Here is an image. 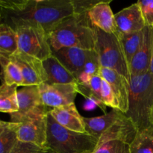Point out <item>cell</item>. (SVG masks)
<instances>
[{"label":"cell","mask_w":153,"mask_h":153,"mask_svg":"<svg viewBox=\"0 0 153 153\" xmlns=\"http://www.w3.org/2000/svg\"><path fill=\"white\" fill-rule=\"evenodd\" d=\"M0 23L14 29L21 25H39L49 32L56 24L74 14L72 0L0 1Z\"/></svg>","instance_id":"cell-1"},{"label":"cell","mask_w":153,"mask_h":153,"mask_svg":"<svg viewBox=\"0 0 153 153\" xmlns=\"http://www.w3.org/2000/svg\"><path fill=\"white\" fill-rule=\"evenodd\" d=\"M52 51L62 48L95 50L96 34L88 15L73 14L66 17L47 33Z\"/></svg>","instance_id":"cell-2"},{"label":"cell","mask_w":153,"mask_h":153,"mask_svg":"<svg viewBox=\"0 0 153 153\" xmlns=\"http://www.w3.org/2000/svg\"><path fill=\"white\" fill-rule=\"evenodd\" d=\"M88 134L98 140V144L112 140H120L129 144L137 129L126 114L117 109L96 117H84Z\"/></svg>","instance_id":"cell-3"},{"label":"cell","mask_w":153,"mask_h":153,"mask_svg":"<svg viewBox=\"0 0 153 153\" xmlns=\"http://www.w3.org/2000/svg\"><path fill=\"white\" fill-rule=\"evenodd\" d=\"M153 77L150 73L131 76L128 108L126 115L132 121L137 131L152 126Z\"/></svg>","instance_id":"cell-4"},{"label":"cell","mask_w":153,"mask_h":153,"mask_svg":"<svg viewBox=\"0 0 153 153\" xmlns=\"http://www.w3.org/2000/svg\"><path fill=\"white\" fill-rule=\"evenodd\" d=\"M98 140L88 134L75 132L61 126L48 114L46 148L56 153L93 152Z\"/></svg>","instance_id":"cell-5"},{"label":"cell","mask_w":153,"mask_h":153,"mask_svg":"<svg viewBox=\"0 0 153 153\" xmlns=\"http://www.w3.org/2000/svg\"><path fill=\"white\" fill-rule=\"evenodd\" d=\"M94 28L96 48L101 67L113 70L130 82L129 66L116 34H109Z\"/></svg>","instance_id":"cell-6"},{"label":"cell","mask_w":153,"mask_h":153,"mask_svg":"<svg viewBox=\"0 0 153 153\" xmlns=\"http://www.w3.org/2000/svg\"><path fill=\"white\" fill-rule=\"evenodd\" d=\"M19 52L43 61L52 55L47 32L39 25H21L14 28Z\"/></svg>","instance_id":"cell-7"},{"label":"cell","mask_w":153,"mask_h":153,"mask_svg":"<svg viewBox=\"0 0 153 153\" xmlns=\"http://www.w3.org/2000/svg\"><path fill=\"white\" fill-rule=\"evenodd\" d=\"M18 111L10 114V122L18 123L34 117L47 115L51 109L43 104L38 86H24L17 91Z\"/></svg>","instance_id":"cell-8"},{"label":"cell","mask_w":153,"mask_h":153,"mask_svg":"<svg viewBox=\"0 0 153 153\" xmlns=\"http://www.w3.org/2000/svg\"><path fill=\"white\" fill-rule=\"evenodd\" d=\"M43 104L50 109L75 104L79 93L77 84H46L39 85Z\"/></svg>","instance_id":"cell-9"},{"label":"cell","mask_w":153,"mask_h":153,"mask_svg":"<svg viewBox=\"0 0 153 153\" xmlns=\"http://www.w3.org/2000/svg\"><path fill=\"white\" fill-rule=\"evenodd\" d=\"M20 70L24 86H39L47 81V75L43 61L31 55L17 51L10 57Z\"/></svg>","instance_id":"cell-10"},{"label":"cell","mask_w":153,"mask_h":153,"mask_svg":"<svg viewBox=\"0 0 153 153\" xmlns=\"http://www.w3.org/2000/svg\"><path fill=\"white\" fill-rule=\"evenodd\" d=\"M48 114L28 118L16 123L18 140L47 149Z\"/></svg>","instance_id":"cell-11"},{"label":"cell","mask_w":153,"mask_h":153,"mask_svg":"<svg viewBox=\"0 0 153 153\" xmlns=\"http://www.w3.org/2000/svg\"><path fill=\"white\" fill-rule=\"evenodd\" d=\"M143 31V41L129 64L131 76L144 74L149 70L152 50L153 27L146 26Z\"/></svg>","instance_id":"cell-12"},{"label":"cell","mask_w":153,"mask_h":153,"mask_svg":"<svg viewBox=\"0 0 153 153\" xmlns=\"http://www.w3.org/2000/svg\"><path fill=\"white\" fill-rule=\"evenodd\" d=\"M111 1L100 0L88 13V19L93 27L109 34L117 33L115 16L111 8Z\"/></svg>","instance_id":"cell-13"},{"label":"cell","mask_w":153,"mask_h":153,"mask_svg":"<svg viewBox=\"0 0 153 153\" xmlns=\"http://www.w3.org/2000/svg\"><path fill=\"white\" fill-rule=\"evenodd\" d=\"M96 50H88L79 48H62L52 51V55L74 76L83 68L84 65Z\"/></svg>","instance_id":"cell-14"},{"label":"cell","mask_w":153,"mask_h":153,"mask_svg":"<svg viewBox=\"0 0 153 153\" xmlns=\"http://www.w3.org/2000/svg\"><path fill=\"white\" fill-rule=\"evenodd\" d=\"M100 73L102 78L110 85L117 100L119 110L126 114L128 108L129 82L122 75L110 69L101 67Z\"/></svg>","instance_id":"cell-15"},{"label":"cell","mask_w":153,"mask_h":153,"mask_svg":"<svg viewBox=\"0 0 153 153\" xmlns=\"http://www.w3.org/2000/svg\"><path fill=\"white\" fill-rule=\"evenodd\" d=\"M114 16L117 32H135L142 31L146 27L141 10L137 3L120 10Z\"/></svg>","instance_id":"cell-16"},{"label":"cell","mask_w":153,"mask_h":153,"mask_svg":"<svg viewBox=\"0 0 153 153\" xmlns=\"http://www.w3.org/2000/svg\"><path fill=\"white\" fill-rule=\"evenodd\" d=\"M49 114L64 128L75 132L88 134L84 117L81 116L75 104L51 109Z\"/></svg>","instance_id":"cell-17"},{"label":"cell","mask_w":153,"mask_h":153,"mask_svg":"<svg viewBox=\"0 0 153 153\" xmlns=\"http://www.w3.org/2000/svg\"><path fill=\"white\" fill-rule=\"evenodd\" d=\"M43 64L47 75L46 84H77L75 76L53 55Z\"/></svg>","instance_id":"cell-18"},{"label":"cell","mask_w":153,"mask_h":153,"mask_svg":"<svg viewBox=\"0 0 153 153\" xmlns=\"http://www.w3.org/2000/svg\"><path fill=\"white\" fill-rule=\"evenodd\" d=\"M17 50V36L15 30L7 24L0 23V65L7 63Z\"/></svg>","instance_id":"cell-19"},{"label":"cell","mask_w":153,"mask_h":153,"mask_svg":"<svg viewBox=\"0 0 153 153\" xmlns=\"http://www.w3.org/2000/svg\"><path fill=\"white\" fill-rule=\"evenodd\" d=\"M135 31L130 33L117 32L119 41L122 46L125 56L126 58L128 66L135 54L138 51L143 37V31Z\"/></svg>","instance_id":"cell-20"},{"label":"cell","mask_w":153,"mask_h":153,"mask_svg":"<svg viewBox=\"0 0 153 153\" xmlns=\"http://www.w3.org/2000/svg\"><path fill=\"white\" fill-rule=\"evenodd\" d=\"M130 153H153V126L138 131L129 143Z\"/></svg>","instance_id":"cell-21"},{"label":"cell","mask_w":153,"mask_h":153,"mask_svg":"<svg viewBox=\"0 0 153 153\" xmlns=\"http://www.w3.org/2000/svg\"><path fill=\"white\" fill-rule=\"evenodd\" d=\"M18 111L17 86L0 85V112L13 114Z\"/></svg>","instance_id":"cell-22"},{"label":"cell","mask_w":153,"mask_h":153,"mask_svg":"<svg viewBox=\"0 0 153 153\" xmlns=\"http://www.w3.org/2000/svg\"><path fill=\"white\" fill-rule=\"evenodd\" d=\"M102 82V78L100 73L99 75L93 76L88 84L77 85L79 94H82L87 98L94 100L100 107L103 108L105 107V105L102 101L101 97Z\"/></svg>","instance_id":"cell-23"},{"label":"cell","mask_w":153,"mask_h":153,"mask_svg":"<svg viewBox=\"0 0 153 153\" xmlns=\"http://www.w3.org/2000/svg\"><path fill=\"white\" fill-rule=\"evenodd\" d=\"M100 66L99 57L97 52L87 61L83 68L76 75L75 78L77 81V85H85L91 81L93 76L100 74Z\"/></svg>","instance_id":"cell-24"},{"label":"cell","mask_w":153,"mask_h":153,"mask_svg":"<svg viewBox=\"0 0 153 153\" xmlns=\"http://www.w3.org/2000/svg\"><path fill=\"white\" fill-rule=\"evenodd\" d=\"M1 73L0 77L1 83H4L9 86H22L23 79L19 67L10 60H9L4 65L1 66Z\"/></svg>","instance_id":"cell-25"},{"label":"cell","mask_w":153,"mask_h":153,"mask_svg":"<svg viewBox=\"0 0 153 153\" xmlns=\"http://www.w3.org/2000/svg\"><path fill=\"white\" fill-rule=\"evenodd\" d=\"M17 141L16 124L9 122L0 135V153H10Z\"/></svg>","instance_id":"cell-26"},{"label":"cell","mask_w":153,"mask_h":153,"mask_svg":"<svg viewBox=\"0 0 153 153\" xmlns=\"http://www.w3.org/2000/svg\"><path fill=\"white\" fill-rule=\"evenodd\" d=\"M93 153H130L129 144L120 140H112L97 145Z\"/></svg>","instance_id":"cell-27"},{"label":"cell","mask_w":153,"mask_h":153,"mask_svg":"<svg viewBox=\"0 0 153 153\" xmlns=\"http://www.w3.org/2000/svg\"><path fill=\"white\" fill-rule=\"evenodd\" d=\"M101 97L102 101L105 106H108L112 109L119 110V105L117 100L114 94L110 85L105 80L102 79L101 88ZM120 111V110H119Z\"/></svg>","instance_id":"cell-28"},{"label":"cell","mask_w":153,"mask_h":153,"mask_svg":"<svg viewBox=\"0 0 153 153\" xmlns=\"http://www.w3.org/2000/svg\"><path fill=\"white\" fill-rule=\"evenodd\" d=\"M137 4L141 10L146 26L153 27V0H141Z\"/></svg>","instance_id":"cell-29"},{"label":"cell","mask_w":153,"mask_h":153,"mask_svg":"<svg viewBox=\"0 0 153 153\" xmlns=\"http://www.w3.org/2000/svg\"><path fill=\"white\" fill-rule=\"evenodd\" d=\"M48 149L18 140L10 153H43Z\"/></svg>","instance_id":"cell-30"},{"label":"cell","mask_w":153,"mask_h":153,"mask_svg":"<svg viewBox=\"0 0 153 153\" xmlns=\"http://www.w3.org/2000/svg\"><path fill=\"white\" fill-rule=\"evenodd\" d=\"M100 0H72L74 14L77 15H88L90 9L95 5Z\"/></svg>","instance_id":"cell-31"},{"label":"cell","mask_w":153,"mask_h":153,"mask_svg":"<svg viewBox=\"0 0 153 153\" xmlns=\"http://www.w3.org/2000/svg\"><path fill=\"white\" fill-rule=\"evenodd\" d=\"M9 122H4V121L0 120V135H1V133L4 131V130L5 129L6 127L8 125Z\"/></svg>","instance_id":"cell-32"},{"label":"cell","mask_w":153,"mask_h":153,"mask_svg":"<svg viewBox=\"0 0 153 153\" xmlns=\"http://www.w3.org/2000/svg\"><path fill=\"white\" fill-rule=\"evenodd\" d=\"M149 73H150L151 76L153 77V40H152V57H151V62L150 67H149Z\"/></svg>","instance_id":"cell-33"},{"label":"cell","mask_w":153,"mask_h":153,"mask_svg":"<svg viewBox=\"0 0 153 153\" xmlns=\"http://www.w3.org/2000/svg\"><path fill=\"white\" fill-rule=\"evenodd\" d=\"M43 153H56V152H54V151L51 150V149H48L47 150H46V151H45V152H43Z\"/></svg>","instance_id":"cell-34"},{"label":"cell","mask_w":153,"mask_h":153,"mask_svg":"<svg viewBox=\"0 0 153 153\" xmlns=\"http://www.w3.org/2000/svg\"><path fill=\"white\" fill-rule=\"evenodd\" d=\"M151 124H152V126H153V108L152 111V114H151Z\"/></svg>","instance_id":"cell-35"},{"label":"cell","mask_w":153,"mask_h":153,"mask_svg":"<svg viewBox=\"0 0 153 153\" xmlns=\"http://www.w3.org/2000/svg\"><path fill=\"white\" fill-rule=\"evenodd\" d=\"M85 153H93V152H85Z\"/></svg>","instance_id":"cell-36"}]
</instances>
